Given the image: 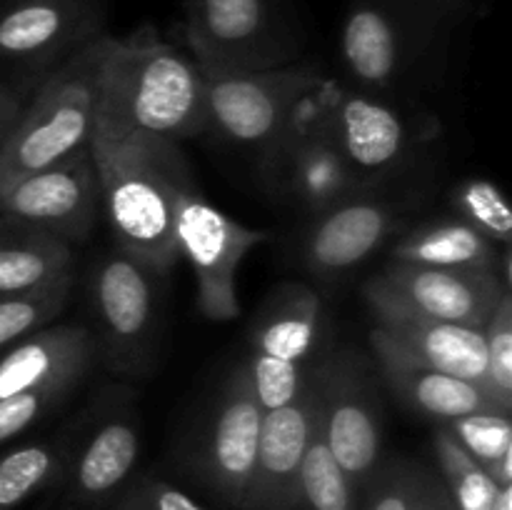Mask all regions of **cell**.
Returning <instances> with one entry per match:
<instances>
[{"label": "cell", "mask_w": 512, "mask_h": 510, "mask_svg": "<svg viewBox=\"0 0 512 510\" xmlns=\"http://www.w3.org/2000/svg\"><path fill=\"white\" fill-rule=\"evenodd\" d=\"M510 288L490 270H450L393 263L365 285V300L375 313H398L420 320L485 330L500 295Z\"/></svg>", "instance_id": "9"}, {"label": "cell", "mask_w": 512, "mask_h": 510, "mask_svg": "<svg viewBox=\"0 0 512 510\" xmlns=\"http://www.w3.org/2000/svg\"><path fill=\"white\" fill-rule=\"evenodd\" d=\"M68 435L63 478L75 503L100 505L128 485L140 458V413L133 393L110 388Z\"/></svg>", "instance_id": "11"}, {"label": "cell", "mask_w": 512, "mask_h": 510, "mask_svg": "<svg viewBox=\"0 0 512 510\" xmlns=\"http://www.w3.org/2000/svg\"><path fill=\"white\" fill-rule=\"evenodd\" d=\"M203 73L155 33L100 35L93 138H168L205 133Z\"/></svg>", "instance_id": "1"}, {"label": "cell", "mask_w": 512, "mask_h": 510, "mask_svg": "<svg viewBox=\"0 0 512 510\" xmlns=\"http://www.w3.org/2000/svg\"><path fill=\"white\" fill-rule=\"evenodd\" d=\"M110 510H208L185 490L158 478H138L113 498Z\"/></svg>", "instance_id": "34"}, {"label": "cell", "mask_w": 512, "mask_h": 510, "mask_svg": "<svg viewBox=\"0 0 512 510\" xmlns=\"http://www.w3.org/2000/svg\"><path fill=\"white\" fill-rule=\"evenodd\" d=\"M325 335V308L315 290L285 283L260 308L250 330V385L263 410L280 408L300 395Z\"/></svg>", "instance_id": "4"}, {"label": "cell", "mask_w": 512, "mask_h": 510, "mask_svg": "<svg viewBox=\"0 0 512 510\" xmlns=\"http://www.w3.org/2000/svg\"><path fill=\"white\" fill-rule=\"evenodd\" d=\"M375 320L378 325L370 330V340H380L423 368L440 370L490 390L483 330L398 313H375Z\"/></svg>", "instance_id": "21"}, {"label": "cell", "mask_w": 512, "mask_h": 510, "mask_svg": "<svg viewBox=\"0 0 512 510\" xmlns=\"http://www.w3.org/2000/svg\"><path fill=\"white\" fill-rule=\"evenodd\" d=\"M158 278L160 273L115 245L90 268L95 350H103L110 368L120 373H140L150 363L158 325Z\"/></svg>", "instance_id": "8"}, {"label": "cell", "mask_w": 512, "mask_h": 510, "mask_svg": "<svg viewBox=\"0 0 512 510\" xmlns=\"http://www.w3.org/2000/svg\"><path fill=\"white\" fill-rule=\"evenodd\" d=\"M318 118L340 158L365 190H373L408 160L413 138L403 118L373 95L318 93Z\"/></svg>", "instance_id": "16"}, {"label": "cell", "mask_w": 512, "mask_h": 510, "mask_svg": "<svg viewBox=\"0 0 512 510\" xmlns=\"http://www.w3.org/2000/svg\"><path fill=\"white\" fill-rule=\"evenodd\" d=\"M68 395H73V388H43L18 395V398L0 400V445L18 438L35 423H40Z\"/></svg>", "instance_id": "33"}, {"label": "cell", "mask_w": 512, "mask_h": 510, "mask_svg": "<svg viewBox=\"0 0 512 510\" xmlns=\"http://www.w3.org/2000/svg\"><path fill=\"white\" fill-rule=\"evenodd\" d=\"M73 280L75 275H70V278L45 285V288L28 290V293L0 295V353L35 335L38 330L48 328L68 305Z\"/></svg>", "instance_id": "29"}, {"label": "cell", "mask_w": 512, "mask_h": 510, "mask_svg": "<svg viewBox=\"0 0 512 510\" xmlns=\"http://www.w3.org/2000/svg\"><path fill=\"white\" fill-rule=\"evenodd\" d=\"M313 370V368H310ZM318 420L313 380L290 403L265 410L253 480L243 510H298V483L305 448Z\"/></svg>", "instance_id": "18"}, {"label": "cell", "mask_w": 512, "mask_h": 510, "mask_svg": "<svg viewBox=\"0 0 512 510\" xmlns=\"http://www.w3.org/2000/svg\"><path fill=\"white\" fill-rule=\"evenodd\" d=\"M443 428L458 440L465 453L473 455L498 485H512V428L510 413L485 410V413L460 415L443 423Z\"/></svg>", "instance_id": "28"}, {"label": "cell", "mask_w": 512, "mask_h": 510, "mask_svg": "<svg viewBox=\"0 0 512 510\" xmlns=\"http://www.w3.org/2000/svg\"><path fill=\"white\" fill-rule=\"evenodd\" d=\"M398 213L370 190L355 193L313 215L303 235V263L320 278H340L373 253L393 235Z\"/></svg>", "instance_id": "19"}, {"label": "cell", "mask_w": 512, "mask_h": 510, "mask_svg": "<svg viewBox=\"0 0 512 510\" xmlns=\"http://www.w3.org/2000/svg\"><path fill=\"white\" fill-rule=\"evenodd\" d=\"M408 3L420 10L430 23H438V20L453 18L458 10H463L465 0H408Z\"/></svg>", "instance_id": "37"}, {"label": "cell", "mask_w": 512, "mask_h": 510, "mask_svg": "<svg viewBox=\"0 0 512 510\" xmlns=\"http://www.w3.org/2000/svg\"><path fill=\"white\" fill-rule=\"evenodd\" d=\"M100 213L98 168L90 148L0 185V215L63 240L70 248L90 238Z\"/></svg>", "instance_id": "13"}, {"label": "cell", "mask_w": 512, "mask_h": 510, "mask_svg": "<svg viewBox=\"0 0 512 510\" xmlns=\"http://www.w3.org/2000/svg\"><path fill=\"white\" fill-rule=\"evenodd\" d=\"M423 468L410 460H380L360 488V510H415Z\"/></svg>", "instance_id": "31"}, {"label": "cell", "mask_w": 512, "mask_h": 510, "mask_svg": "<svg viewBox=\"0 0 512 510\" xmlns=\"http://www.w3.org/2000/svg\"><path fill=\"white\" fill-rule=\"evenodd\" d=\"M310 380L323 440L360 490L383 460V405L373 365L358 350H335L315 360Z\"/></svg>", "instance_id": "6"}, {"label": "cell", "mask_w": 512, "mask_h": 510, "mask_svg": "<svg viewBox=\"0 0 512 510\" xmlns=\"http://www.w3.org/2000/svg\"><path fill=\"white\" fill-rule=\"evenodd\" d=\"M263 175L275 195L290 200L308 215L355 193H365L325 133L315 98L298 110L293 123L265 150Z\"/></svg>", "instance_id": "14"}, {"label": "cell", "mask_w": 512, "mask_h": 510, "mask_svg": "<svg viewBox=\"0 0 512 510\" xmlns=\"http://www.w3.org/2000/svg\"><path fill=\"white\" fill-rule=\"evenodd\" d=\"M488 353V380L500 408L512 410V295H500L493 315L483 330Z\"/></svg>", "instance_id": "32"}, {"label": "cell", "mask_w": 512, "mask_h": 510, "mask_svg": "<svg viewBox=\"0 0 512 510\" xmlns=\"http://www.w3.org/2000/svg\"><path fill=\"white\" fill-rule=\"evenodd\" d=\"M500 258L503 255H498L495 243H490L460 218L425 223L410 230L393 245L390 255L393 263L450 270H490V273H500Z\"/></svg>", "instance_id": "24"}, {"label": "cell", "mask_w": 512, "mask_h": 510, "mask_svg": "<svg viewBox=\"0 0 512 510\" xmlns=\"http://www.w3.org/2000/svg\"><path fill=\"white\" fill-rule=\"evenodd\" d=\"M20 105H23V95H20V90H15L13 85L0 80V145H3L10 125H13L15 115L20 113Z\"/></svg>", "instance_id": "36"}, {"label": "cell", "mask_w": 512, "mask_h": 510, "mask_svg": "<svg viewBox=\"0 0 512 510\" xmlns=\"http://www.w3.org/2000/svg\"><path fill=\"white\" fill-rule=\"evenodd\" d=\"M453 205L460 220L478 230L490 243L510 248L512 210L503 190L488 178H468L455 188Z\"/></svg>", "instance_id": "30"}, {"label": "cell", "mask_w": 512, "mask_h": 510, "mask_svg": "<svg viewBox=\"0 0 512 510\" xmlns=\"http://www.w3.org/2000/svg\"><path fill=\"white\" fill-rule=\"evenodd\" d=\"M73 268L68 243L0 215V295L45 288L70 278Z\"/></svg>", "instance_id": "23"}, {"label": "cell", "mask_w": 512, "mask_h": 510, "mask_svg": "<svg viewBox=\"0 0 512 510\" xmlns=\"http://www.w3.org/2000/svg\"><path fill=\"white\" fill-rule=\"evenodd\" d=\"M68 435L28 440L0 455V510H15L63 478Z\"/></svg>", "instance_id": "25"}, {"label": "cell", "mask_w": 512, "mask_h": 510, "mask_svg": "<svg viewBox=\"0 0 512 510\" xmlns=\"http://www.w3.org/2000/svg\"><path fill=\"white\" fill-rule=\"evenodd\" d=\"M98 40L75 50L35 83L0 145V185L90 148L95 130Z\"/></svg>", "instance_id": "3"}, {"label": "cell", "mask_w": 512, "mask_h": 510, "mask_svg": "<svg viewBox=\"0 0 512 510\" xmlns=\"http://www.w3.org/2000/svg\"><path fill=\"white\" fill-rule=\"evenodd\" d=\"M370 345H373L375 360H378V368L385 385L405 405L418 410L420 415H428V418L438 420L440 425L450 423V420L460 418V415L503 410L498 405V400L483 385H475L470 380L440 373V370L423 368V365L395 353L393 348H388L380 340H370ZM503 413H508V410H503Z\"/></svg>", "instance_id": "22"}, {"label": "cell", "mask_w": 512, "mask_h": 510, "mask_svg": "<svg viewBox=\"0 0 512 510\" xmlns=\"http://www.w3.org/2000/svg\"><path fill=\"white\" fill-rule=\"evenodd\" d=\"M268 233L243 225L223 210L210 205L198 188L180 200L175 218L178 258L188 260L198 285L200 313L215 323L240 315L238 270L255 245L265 243Z\"/></svg>", "instance_id": "10"}, {"label": "cell", "mask_w": 512, "mask_h": 510, "mask_svg": "<svg viewBox=\"0 0 512 510\" xmlns=\"http://www.w3.org/2000/svg\"><path fill=\"white\" fill-rule=\"evenodd\" d=\"M263 415L265 410L250 385L248 368L240 363L225 378L215 398L213 413H210L198 455H195L198 473L205 485L220 500L240 510H243L250 480H253Z\"/></svg>", "instance_id": "15"}, {"label": "cell", "mask_w": 512, "mask_h": 510, "mask_svg": "<svg viewBox=\"0 0 512 510\" xmlns=\"http://www.w3.org/2000/svg\"><path fill=\"white\" fill-rule=\"evenodd\" d=\"M185 40L203 75L288 65L295 40L273 0H188Z\"/></svg>", "instance_id": "7"}, {"label": "cell", "mask_w": 512, "mask_h": 510, "mask_svg": "<svg viewBox=\"0 0 512 510\" xmlns=\"http://www.w3.org/2000/svg\"><path fill=\"white\" fill-rule=\"evenodd\" d=\"M415 510H455L453 500H450L448 490H445L440 475H433L430 470L423 468V478H420L418 500H415Z\"/></svg>", "instance_id": "35"}, {"label": "cell", "mask_w": 512, "mask_h": 510, "mask_svg": "<svg viewBox=\"0 0 512 510\" xmlns=\"http://www.w3.org/2000/svg\"><path fill=\"white\" fill-rule=\"evenodd\" d=\"M435 458H438L440 480L453 500L455 510H493L500 488L493 475L465 453L463 445L440 425L433 438Z\"/></svg>", "instance_id": "27"}, {"label": "cell", "mask_w": 512, "mask_h": 510, "mask_svg": "<svg viewBox=\"0 0 512 510\" xmlns=\"http://www.w3.org/2000/svg\"><path fill=\"white\" fill-rule=\"evenodd\" d=\"M298 510H360V490L333 458L318 420L300 468Z\"/></svg>", "instance_id": "26"}, {"label": "cell", "mask_w": 512, "mask_h": 510, "mask_svg": "<svg viewBox=\"0 0 512 510\" xmlns=\"http://www.w3.org/2000/svg\"><path fill=\"white\" fill-rule=\"evenodd\" d=\"M325 85L323 75L300 65L203 75L205 128L228 143L265 153Z\"/></svg>", "instance_id": "5"}, {"label": "cell", "mask_w": 512, "mask_h": 510, "mask_svg": "<svg viewBox=\"0 0 512 510\" xmlns=\"http://www.w3.org/2000/svg\"><path fill=\"white\" fill-rule=\"evenodd\" d=\"M100 183V208L115 248L165 275L178 263L175 218L195 188L193 170L168 138H90Z\"/></svg>", "instance_id": "2"}, {"label": "cell", "mask_w": 512, "mask_h": 510, "mask_svg": "<svg viewBox=\"0 0 512 510\" xmlns=\"http://www.w3.org/2000/svg\"><path fill=\"white\" fill-rule=\"evenodd\" d=\"M415 25H433L408 0H353L340 30L350 78L368 90H390L413 55Z\"/></svg>", "instance_id": "17"}, {"label": "cell", "mask_w": 512, "mask_h": 510, "mask_svg": "<svg viewBox=\"0 0 512 510\" xmlns=\"http://www.w3.org/2000/svg\"><path fill=\"white\" fill-rule=\"evenodd\" d=\"M95 340L83 325H53L0 353V400L43 388H78L93 365Z\"/></svg>", "instance_id": "20"}, {"label": "cell", "mask_w": 512, "mask_h": 510, "mask_svg": "<svg viewBox=\"0 0 512 510\" xmlns=\"http://www.w3.org/2000/svg\"><path fill=\"white\" fill-rule=\"evenodd\" d=\"M103 0H0V65L33 85L103 35Z\"/></svg>", "instance_id": "12"}]
</instances>
